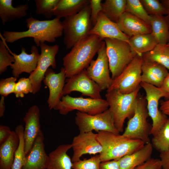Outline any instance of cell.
I'll list each match as a JSON object with an SVG mask.
<instances>
[{
	"label": "cell",
	"mask_w": 169,
	"mask_h": 169,
	"mask_svg": "<svg viewBox=\"0 0 169 169\" xmlns=\"http://www.w3.org/2000/svg\"><path fill=\"white\" fill-rule=\"evenodd\" d=\"M28 29L24 31H4L2 36L5 42L12 43L23 38H33L37 46L42 42L54 43L63 33L62 22L55 18L51 20H39L32 17L26 20Z\"/></svg>",
	"instance_id": "1"
},
{
	"label": "cell",
	"mask_w": 169,
	"mask_h": 169,
	"mask_svg": "<svg viewBox=\"0 0 169 169\" xmlns=\"http://www.w3.org/2000/svg\"><path fill=\"white\" fill-rule=\"evenodd\" d=\"M104 42L97 35L90 34L76 44L63 59L66 78L86 69Z\"/></svg>",
	"instance_id": "2"
},
{
	"label": "cell",
	"mask_w": 169,
	"mask_h": 169,
	"mask_svg": "<svg viewBox=\"0 0 169 169\" xmlns=\"http://www.w3.org/2000/svg\"><path fill=\"white\" fill-rule=\"evenodd\" d=\"M97 139L103 150L99 156L101 162L118 160L139 150L145 145L142 141L131 139L122 135L102 131L98 132Z\"/></svg>",
	"instance_id": "3"
},
{
	"label": "cell",
	"mask_w": 169,
	"mask_h": 169,
	"mask_svg": "<svg viewBox=\"0 0 169 169\" xmlns=\"http://www.w3.org/2000/svg\"><path fill=\"white\" fill-rule=\"evenodd\" d=\"M141 87L130 93L123 94L117 90L107 91L105 96L113 116L115 125L119 131L123 130L125 120L133 115Z\"/></svg>",
	"instance_id": "4"
},
{
	"label": "cell",
	"mask_w": 169,
	"mask_h": 169,
	"mask_svg": "<svg viewBox=\"0 0 169 169\" xmlns=\"http://www.w3.org/2000/svg\"><path fill=\"white\" fill-rule=\"evenodd\" d=\"M90 4L79 13L64 18L62 22L64 43L66 49L72 48L79 41L90 35L92 25Z\"/></svg>",
	"instance_id": "5"
},
{
	"label": "cell",
	"mask_w": 169,
	"mask_h": 169,
	"mask_svg": "<svg viewBox=\"0 0 169 169\" xmlns=\"http://www.w3.org/2000/svg\"><path fill=\"white\" fill-rule=\"evenodd\" d=\"M106 51L113 80L118 77L136 55L129 43L125 41L105 38Z\"/></svg>",
	"instance_id": "6"
},
{
	"label": "cell",
	"mask_w": 169,
	"mask_h": 169,
	"mask_svg": "<svg viewBox=\"0 0 169 169\" xmlns=\"http://www.w3.org/2000/svg\"><path fill=\"white\" fill-rule=\"evenodd\" d=\"M148 116L146 98L139 95L134 114L129 119L122 135L130 139L142 141L145 144L150 142L151 129L147 120Z\"/></svg>",
	"instance_id": "7"
},
{
	"label": "cell",
	"mask_w": 169,
	"mask_h": 169,
	"mask_svg": "<svg viewBox=\"0 0 169 169\" xmlns=\"http://www.w3.org/2000/svg\"><path fill=\"white\" fill-rule=\"evenodd\" d=\"M106 100L95 99L82 97H74L69 95L63 96L54 110L59 111L62 115H65L74 110L94 115L102 112L109 108Z\"/></svg>",
	"instance_id": "8"
},
{
	"label": "cell",
	"mask_w": 169,
	"mask_h": 169,
	"mask_svg": "<svg viewBox=\"0 0 169 169\" xmlns=\"http://www.w3.org/2000/svg\"><path fill=\"white\" fill-rule=\"evenodd\" d=\"M142 55H136L122 72L113 80L109 91L117 90L123 94L131 93L141 87Z\"/></svg>",
	"instance_id": "9"
},
{
	"label": "cell",
	"mask_w": 169,
	"mask_h": 169,
	"mask_svg": "<svg viewBox=\"0 0 169 169\" xmlns=\"http://www.w3.org/2000/svg\"><path fill=\"white\" fill-rule=\"evenodd\" d=\"M75 121L79 132L95 131L98 132L104 131L115 134L120 133L115 127L109 108L102 112L94 115L77 111L76 113Z\"/></svg>",
	"instance_id": "10"
},
{
	"label": "cell",
	"mask_w": 169,
	"mask_h": 169,
	"mask_svg": "<svg viewBox=\"0 0 169 169\" xmlns=\"http://www.w3.org/2000/svg\"><path fill=\"white\" fill-rule=\"evenodd\" d=\"M140 86L146 93V99L148 114L152 120V124L150 134L154 135L163 126L168 118L159 110V101L162 97L169 99V95L160 88L141 82Z\"/></svg>",
	"instance_id": "11"
},
{
	"label": "cell",
	"mask_w": 169,
	"mask_h": 169,
	"mask_svg": "<svg viewBox=\"0 0 169 169\" xmlns=\"http://www.w3.org/2000/svg\"><path fill=\"white\" fill-rule=\"evenodd\" d=\"M41 54L35 69L32 72L29 78L32 83L34 94L40 89L41 82L43 80L45 73L50 66L55 69L56 67L55 57L59 50V46L57 44L49 46L44 42L40 43L39 45Z\"/></svg>",
	"instance_id": "12"
},
{
	"label": "cell",
	"mask_w": 169,
	"mask_h": 169,
	"mask_svg": "<svg viewBox=\"0 0 169 169\" xmlns=\"http://www.w3.org/2000/svg\"><path fill=\"white\" fill-rule=\"evenodd\" d=\"M97 54L96 59L93 60L86 69L87 73L102 90H107L111 85L113 80L110 76L109 60L104 41Z\"/></svg>",
	"instance_id": "13"
},
{
	"label": "cell",
	"mask_w": 169,
	"mask_h": 169,
	"mask_svg": "<svg viewBox=\"0 0 169 169\" xmlns=\"http://www.w3.org/2000/svg\"><path fill=\"white\" fill-rule=\"evenodd\" d=\"M102 90L99 86L88 75L86 69L69 78L64 85L63 96L73 91H78L83 95L87 96L95 99H101Z\"/></svg>",
	"instance_id": "14"
},
{
	"label": "cell",
	"mask_w": 169,
	"mask_h": 169,
	"mask_svg": "<svg viewBox=\"0 0 169 169\" xmlns=\"http://www.w3.org/2000/svg\"><path fill=\"white\" fill-rule=\"evenodd\" d=\"M97 133L93 131L79 132L73 139L72 148L73 153V162L78 161L84 154L95 155L100 153L102 147L97 139Z\"/></svg>",
	"instance_id": "15"
},
{
	"label": "cell",
	"mask_w": 169,
	"mask_h": 169,
	"mask_svg": "<svg viewBox=\"0 0 169 169\" xmlns=\"http://www.w3.org/2000/svg\"><path fill=\"white\" fill-rule=\"evenodd\" d=\"M66 78L63 67L61 68L60 72L58 73H55L50 68H49L45 73L43 81L49 90L47 102L50 110L55 109L63 96V91Z\"/></svg>",
	"instance_id": "16"
},
{
	"label": "cell",
	"mask_w": 169,
	"mask_h": 169,
	"mask_svg": "<svg viewBox=\"0 0 169 169\" xmlns=\"http://www.w3.org/2000/svg\"><path fill=\"white\" fill-rule=\"evenodd\" d=\"M8 50L15 58L14 62L10 66L13 77L18 78L23 72L30 74L35 69L40 55L36 46L31 47L30 54L26 52L24 47L22 48L21 52L18 55Z\"/></svg>",
	"instance_id": "17"
},
{
	"label": "cell",
	"mask_w": 169,
	"mask_h": 169,
	"mask_svg": "<svg viewBox=\"0 0 169 169\" xmlns=\"http://www.w3.org/2000/svg\"><path fill=\"white\" fill-rule=\"evenodd\" d=\"M89 34L96 35L103 40L105 38L116 39L128 43L130 38L122 32L117 23L109 19L101 11Z\"/></svg>",
	"instance_id": "18"
},
{
	"label": "cell",
	"mask_w": 169,
	"mask_h": 169,
	"mask_svg": "<svg viewBox=\"0 0 169 169\" xmlns=\"http://www.w3.org/2000/svg\"><path fill=\"white\" fill-rule=\"evenodd\" d=\"M40 111L38 107L34 105L31 107L23 118L25 123L23 136L26 155L32 147L40 129Z\"/></svg>",
	"instance_id": "19"
},
{
	"label": "cell",
	"mask_w": 169,
	"mask_h": 169,
	"mask_svg": "<svg viewBox=\"0 0 169 169\" xmlns=\"http://www.w3.org/2000/svg\"><path fill=\"white\" fill-rule=\"evenodd\" d=\"M44 140V135L41 130L26 155V163L22 169H46L49 157L45 150Z\"/></svg>",
	"instance_id": "20"
},
{
	"label": "cell",
	"mask_w": 169,
	"mask_h": 169,
	"mask_svg": "<svg viewBox=\"0 0 169 169\" xmlns=\"http://www.w3.org/2000/svg\"><path fill=\"white\" fill-rule=\"evenodd\" d=\"M117 24L122 32L129 38L152 32L149 24L126 12L123 14Z\"/></svg>",
	"instance_id": "21"
},
{
	"label": "cell",
	"mask_w": 169,
	"mask_h": 169,
	"mask_svg": "<svg viewBox=\"0 0 169 169\" xmlns=\"http://www.w3.org/2000/svg\"><path fill=\"white\" fill-rule=\"evenodd\" d=\"M141 82L160 88L169 72L158 63L143 59L141 66Z\"/></svg>",
	"instance_id": "22"
},
{
	"label": "cell",
	"mask_w": 169,
	"mask_h": 169,
	"mask_svg": "<svg viewBox=\"0 0 169 169\" xmlns=\"http://www.w3.org/2000/svg\"><path fill=\"white\" fill-rule=\"evenodd\" d=\"M153 147L150 142L145 144L137 151L118 160L120 169H135L149 159L152 153Z\"/></svg>",
	"instance_id": "23"
},
{
	"label": "cell",
	"mask_w": 169,
	"mask_h": 169,
	"mask_svg": "<svg viewBox=\"0 0 169 169\" xmlns=\"http://www.w3.org/2000/svg\"><path fill=\"white\" fill-rule=\"evenodd\" d=\"M71 148V144L60 145L50 153L46 169H73V162L67 153Z\"/></svg>",
	"instance_id": "24"
},
{
	"label": "cell",
	"mask_w": 169,
	"mask_h": 169,
	"mask_svg": "<svg viewBox=\"0 0 169 169\" xmlns=\"http://www.w3.org/2000/svg\"><path fill=\"white\" fill-rule=\"evenodd\" d=\"M19 142L18 134L12 131L7 141L0 145V169H11Z\"/></svg>",
	"instance_id": "25"
},
{
	"label": "cell",
	"mask_w": 169,
	"mask_h": 169,
	"mask_svg": "<svg viewBox=\"0 0 169 169\" xmlns=\"http://www.w3.org/2000/svg\"><path fill=\"white\" fill-rule=\"evenodd\" d=\"M12 0H0V18L3 24L26 16L28 9V3L20 4L16 7L12 5Z\"/></svg>",
	"instance_id": "26"
},
{
	"label": "cell",
	"mask_w": 169,
	"mask_h": 169,
	"mask_svg": "<svg viewBox=\"0 0 169 169\" xmlns=\"http://www.w3.org/2000/svg\"><path fill=\"white\" fill-rule=\"evenodd\" d=\"M152 32L158 44H166L169 42V16H150Z\"/></svg>",
	"instance_id": "27"
},
{
	"label": "cell",
	"mask_w": 169,
	"mask_h": 169,
	"mask_svg": "<svg viewBox=\"0 0 169 169\" xmlns=\"http://www.w3.org/2000/svg\"><path fill=\"white\" fill-rule=\"evenodd\" d=\"M90 4V0H59L53 11V15L60 19L74 15Z\"/></svg>",
	"instance_id": "28"
},
{
	"label": "cell",
	"mask_w": 169,
	"mask_h": 169,
	"mask_svg": "<svg viewBox=\"0 0 169 169\" xmlns=\"http://www.w3.org/2000/svg\"><path fill=\"white\" fill-rule=\"evenodd\" d=\"M129 44L136 55H142L152 50L158 44L152 33L140 34L130 38Z\"/></svg>",
	"instance_id": "29"
},
{
	"label": "cell",
	"mask_w": 169,
	"mask_h": 169,
	"mask_svg": "<svg viewBox=\"0 0 169 169\" xmlns=\"http://www.w3.org/2000/svg\"><path fill=\"white\" fill-rule=\"evenodd\" d=\"M126 0H105L102 3V13L112 21L117 23L125 12Z\"/></svg>",
	"instance_id": "30"
},
{
	"label": "cell",
	"mask_w": 169,
	"mask_h": 169,
	"mask_svg": "<svg viewBox=\"0 0 169 169\" xmlns=\"http://www.w3.org/2000/svg\"><path fill=\"white\" fill-rule=\"evenodd\" d=\"M144 59L156 62L169 70V45L157 44L151 51L143 54Z\"/></svg>",
	"instance_id": "31"
},
{
	"label": "cell",
	"mask_w": 169,
	"mask_h": 169,
	"mask_svg": "<svg viewBox=\"0 0 169 169\" xmlns=\"http://www.w3.org/2000/svg\"><path fill=\"white\" fill-rule=\"evenodd\" d=\"M24 129V127L21 124L18 125L15 128V131L18 136L19 142L15 152L11 169H22L26 163V154L25 152V144L23 136Z\"/></svg>",
	"instance_id": "32"
},
{
	"label": "cell",
	"mask_w": 169,
	"mask_h": 169,
	"mask_svg": "<svg viewBox=\"0 0 169 169\" xmlns=\"http://www.w3.org/2000/svg\"><path fill=\"white\" fill-rule=\"evenodd\" d=\"M153 148L160 153L169 150V119L154 135L151 143Z\"/></svg>",
	"instance_id": "33"
},
{
	"label": "cell",
	"mask_w": 169,
	"mask_h": 169,
	"mask_svg": "<svg viewBox=\"0 0 169 169\" xmlns=\"http://www.w3.org/2000/svg\"><path fill=\"white\" fill-rule=\"evenodd\" d=\"M125 12L142 19L150 25L151 16L145 10L140 0H126Z\"/></svg>",
	"instance_id": "34"
},
{
	"label": "cell",
	"mask_w": 169,
	"mask_h": 169,
	"mask_svg": "<svg viewBox=\"0 0 169 169\" xmlns=\"http://www.w3.org/2000/svg\"><path fill=\"white\" fill-rule=\"evenodd\" d=\"M59 0H35L36 13L43 15L46 18H50L53 11Z\"/></svg>",
	"instance_id": "35"
},
{
	"label": "cell",
	"mask_w": 169,
	"mask_h": 169,
	"mask_svg": "<svg viewBox=\"0 0 169 169\" xmlns=\"http://www.w3.org/2000/svg\"><path fill=\"white\" fill-rule=\"evenodd\" d=\"M150 16L167 15L165 6L158 0H140Z\"/></svg>",
	"instance_id": "36"
},
{
	"label": "cell",
	"mask_w": 169,
	"mask_h": 169,
	"mask_svg": "<svg viewBox=\"0 0 169 169\" xmlns=\"http://www.w3.org/2000/svg\"><path fill=\"white\" fill-rule=\"evenodd\" d=\"M4 39L0 41V74L5 72L8 67L15 62L14 57L11 55L6 46Z\"/></svg>",
	"instance_id": "37"
},
{
	"label": "cell",
	"mask_w": 169,
	"mask_h": 169,
	"mask_svg": "<svg viewBox=\"0 0 169 169\" xmlns=\"http://www.w3.org/2000/svg\"><path fill=\"white\" fill-rule=\"evenodd\" d=\"M101 161L99 155L73 162V169H100Z\"/></svg>",
	"instance_id": "38"
},
{
	"label": "cell",
	"mask_w": 169,
	"mask_h": 169,
	"mask_svg": "<svg viewBox=\"0 0 169 169\" xmlns=\"http://www.w3.org/2000/svg\"><path fill=\"white\" fill-rule=\"evenodd\" d=\"M33 85L29 78H22L16 83L13 93L17 98H23L25 94L33 93Z\"/></svg>",
	"instance_id": "39"
},
{
	"label": "cell",
	"mask_w": 169,
	"mask_h": 169,
	"mask_svg": "<svg viewBox=\"0 0 169 169\" xmlns=\"http://www.w3.org/2000/svg\"><path fill=\"white\" fill-rule=\"evenodd\" d=\"M17 79V78L13 76L1 79L0 94L1 96L7 97L14 93Z\"/></svg>",
	"instance_id": "40"
},
{
	"label": "cell",
	"mask_w": 169,
	"mask_h": 169,
	"mask_svg": "<svg viewBox=\"0 0 169 169\" xmlns=\"http://www.w3.org/2000/svg\"><path fill=\"white\" fill-rule=\"evenodd\" d=\"M101 0H90V20L92 26L96 24L99 13L102 11Z\"/></svg>",
	"instance_id": "41"
},
{
	"label": "cell",
	"mask_w": 169,
	"mask_h": 169,
	"mask_svg": "<svg viewBox=\"0 0 169 169\" xmlns=\"http://www.w3.org/2000/svg\"><path fill=\"white\" fill-rule=\"evenodd\" d=\"M135 169H162L160 159L151 158Z\"/></svg>",
	"instance_id": "42"
},
{
	"label": "cell",
	"mask_w": 169,
	"mask_h": 169,
	"mask_svg": "<svg viewBox=\"0 0 169 169\" xmlns=\"http://www.w3.org/2000/svg\"><path fill=\"white\" fill-rule=\"evenodd\" d=\"M12 131L7 126L0 125V145L4 143L10 135Z\"/></svg>",
	"instance_id": "43"
},
{
	"label": "cell",
	"mask_w": 169,
	"mask_h": 169,
	"mask_svg": "<svg viewBox=\"0 0 169 169\" xmlns=\"http://www.w3.org/2000/svg\"><path fill=\"white\" fill-rule=\"evenodd\" d=\"M100 169H120L118 160H112L101 162Z\"/></svg>",
	"instance_id": "44"
},
{
	"label": "cell",
	"mask_w": 169,
	"mask_h": 169,
	"mask_svg": "<svg viewBox=\"0 0 169 169\" xmlns=\"http://www.w3.org/2000/svg\"><path fill=\"white\" fill-rule=\"evenodd\" d=\"M160 160L162 169H169V150L160 153Z\"/></svg>",
	"instance_id": "45"
},
{
	"label": "cell",
	"mask_w": 169,
	"mask_h": 169,
	"mask_svg": "<svg viewBox=\"0 0 169 169\" xmlns=\"http://www.w3.org/2000/svg\"><path fill=\"white\" fill-rule=\"evenodd\" d=\"M160 109L164 115L168 116L169 119V99L161 101Z\"/></svg>",
	"instance_id": "46"
},
{
	"label": "cell",
	"mask_w": 169,
	"mask_h": 169,
	"mask_svg": "<svg viewBox=\"0 0 169 169\" xmlns=\"http://www.w3.org/2000/svg\"><path fill=\"white\" fill-rule=\"evenodd\" d=\"M160 88L164 92L169 95V72L164 79Z\"/></svg>",
	"instance_id": "47"
},
{
	"label": "cell",
	"mask_w": 169,
	"mask_h": 169,
	"mask_svg": "<svg viewBox=\"0 0 169 169\" xmlns=\"http://www.w3.org/2000/svg\"><path fill=\"white\" fill-rule=\"evenodd\" d=\"M5 97L1 96L0 100V117H1L4 115L5 110Z\"/></svg>",
	"instance_id": "48"
},
{
	"label": "cell",
	"mask_w": 169,
	"mask_h": 169,
	"mask_svg": "<svg viewBox=\"0 0 169 169\" xmlns=\"http://www.w3.org/2000/svg\"><path fill=\"white\" fill-rule=\"evenodd\" d=\"M161 2L166 9L167 15L169 16V0H162Z\"/></svg>",
	"instance_id": "49"
},
{
	"label": "cell",
	"mask_w": 169,
	"mask_h": 169,
	"mask_svg": "<svg viewBox=\"0 0 169 169\" xmlns=\"http://www.w3.org/2000/svg\"><path fill=\"white\" fill-rule=\"evenodd\" d=\"M167 44L169 45V42Z\"/></svg>",
	"instance_id": "50"
},
{
	"label": "cell",
	"mask_w": 169,
	"mask_h": 169,
	"mask_svg": "<svg viewBox=\"0 0 169 169\" xmlns=\"http://www.w3.org/2000/svg\"></svg>",
	"instance_id": "51"
}]
</instances>
